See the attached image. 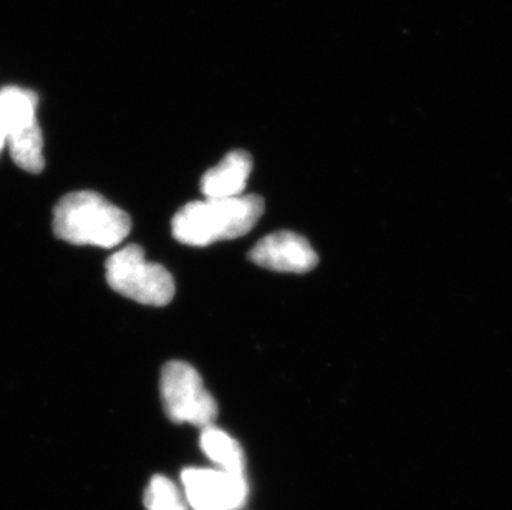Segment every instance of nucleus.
I'll list each match as a JSON object with an SVG mask.
<instances>
[{
	"mask_svg": "<svg viewBox=\"0 0 512 510\" xmlns=\"http://www.w3.org/2000/svg\"><path fill=\"white\" fill-rule=\"evenodd\" d=\"M264 212L259 196L204 199L186 204L173 217V236L186 246L206 247L224 239L246 236Z\"/></svg>",
	"mask_w": 512,
	"mask_h": 510,
	"instance_id": "f257e3e1",
	"label": "nucleus"
},
{
	"mask_svg": "<svg viewBox=\"0 0 512 510\" xmlns=\"http://www.w3.org/2000/svg\"><path fill=\"white\" fill-rule=\"evenodd\" d=\"M130 231V216L93 191L68 194L55 207V236L75 246L112 249Z\"/></svg>",
	"mask_w": 512,
	"mask_h": 510,
	"instance_id": "f03ea898",
	"label": "nucleus"
},
{
	"mask_svg": "<svg viewBox=\"0 0 512 510\" xmlns=\"http://www.w3.org/2000/svg\"><path fill=\"white\" fill-rule=\"evenodd\" d=\"M107 280L115 292L138 304L165 307L173 300V275L160 264L148 262L140 246H126L108 259Z\"/></svg>",
	"mask_w": 512,
	"mask_h": 510,
	"instance_id": "7ed1b4c3",
	"label": "nucleus"
},
{
	"mask_svg": "<svg viewBox=\"0 0 512 510\" xmlns=\"http://www.w3.org/2000/svg\"><path fill=\"white\" fill-rule=\"evenodd\" d=\"M161 400L166 416L174 423L204 429L218 418V403L206 390L198 371L184 361H170L161 371Z\"/></svg>",
	"mask_w": 512,
	"mask_h": 510,
	"instance_id": "20e7f679",
	"label": "nucleus"
},
{
	"mask_svg": "<svg viewBox=\"0 0 512 510\" xmlns=\"http://www.w3.org/2000/svg\"><path fill=\"white\" fill-rule=\"evenodd\" d=\"M181 482L193 510H237L249 497L246 474L191 467L183 471Z\"/></svg>",
	"mask_w": 512,
	"mask_h": 510,
	"instance_id": "39448f33",
	"label": "nucleus"
},
{
	"mask_svg": "<svg viewBox=\"0 0 512 510\" xmlns=\"http://www.w3.org/2000/svg\"><path fill=\"white\" fill-rule=\"evenodd\" d=\"M249 259L264 269L287 274H305L319 264L317 252L312 249L309 241L289 231L264 237L249 252Z\"/></svg>",
	"mask_w": 512,
	"mask_h": 510,
	"instance_id": "423d86ee",
	"label": "nucleus"
},
{
	"mask_svg": "<svg viewBox=\"0 0 512 510\" xmlns=\"http://www.w3.org/2000/svg\"><path fill=\"white\" fill-rule=\"evenodd\" d=\"M252 173L251 154L236 150L216 168L209 169L201 179V191L208 199H229L242 196Z\"/></svg>",
	"mask_w": 512,
	"mask_h": 510,
	"instance_id": "0eeeda50",
	"label": "nucleus"
},
{
	"mask_svg": "<svg viewBox=\"0 0 512 510\" xmlns=\"http://www.w3.org/2000/svg\"><path fill=\"white\" fill-rule=\"evenodd\" d=\"M201 449L209 461L223 471L246 474V454L241 444L221 429L208 426L201 433Z\"/></svg>",
	"mask_w": 512,
	"mask_h": 510,
	"instance_id": "6e6552de",
	"label": "nucleus"
},
{
	"mask_svg": "<svg viewBox=\"0 0 512 510\" xmlns=\"http://www.w3.org/2000/svg\"><path fill=\"white\" fill-rule=\"evenodd\" d=\"M145 506L148 510H188L189 507L176 484L165 476L151 479L145 492Z\"/></svg>",
	"mask_w": 512,
	"mask_h": 510,
	"instance_id": "1a4fd4ad",
	"label": "nucleus"
},
{
	"mask_svg": "<svg viewBox=\"0 0 512 510\" xmlns=\"http://www.w3.org/2000/svg\"><path fill=\"white\" fill-rule=\"evenodd\" d=\"M7 145V130H5L4 121L0 116V153L4 150V146Z\"/></svg>",
	"mask_w": 512,
	"mask_h": 510,
	"instance_id": "9d476101",
	"label": "nucleus"
}]
</instances>
